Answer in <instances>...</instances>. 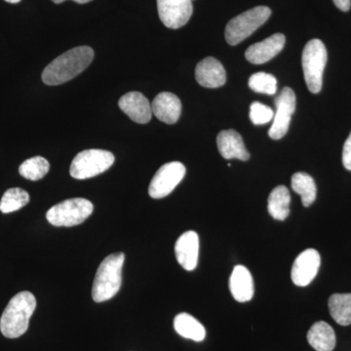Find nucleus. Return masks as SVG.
I'll return each mask as SVG.
<instances>
[{"instance_id": "5701e85b", "label": "nucleus", "mask_w": 351, "mask_h": 351, "mask_svg": "<svg viewBox=\"0 0 351 351\" xmlns=\"http://www.w3.org/2000/svg\"><path fill=\"white\" fill-rule=\"evenodd\" d=\"M292 189L295 193L301 195L302 205L309 207L316 199L317 189L311 176L306 173H295L292 177Z\"/></svg>"}, {"instance_id": "423d86ee", "label": "nucleus", "mask_w": 351, "mask_h": 351, "mask_svg": "<svg viewBox=\"0 0 351 351\" xmlns=\"http://www.w3.org/2000/svg\"><path fill=\"white\" fill-rule=\"evenodd\" d=\"M94 205L85 198H71L62 201L48 210L46 219L54 226L80 225L93 213Z\"/></svg>"}, {"instance_id": "6e6552de", "label": "nucleus", "mask_w": 351, "mask_h": 351, "mask_svg": "<svg viewBox=\"0 0 351 351\" xmlns=\"http://www.w3.org/2000/svg\"><path fill=\"white\" fill-rule=\"evenodd\" d=\"M186 175L184 164L174 161L164 164L149 184V195L154 199L166 197L176 189Z\"/></svg>"}, {"instance_id": "412c9836", "label": "nucleus", "mask_w": 351, "mask_h": 351, "mask_svg": "<svg viewBox=\"0 0 351 351\" xmlns=\"http://www.w3.org/2000/svg\"><path fill=\"white\" fill-rule=\"evenodd\" d=\"M291 195L285 186H276L270 193L267 200V210L272 218L285 221L290 215Z\"/></svg>"}, {"instance_id": "6ab92c4d", "label": "nucleus", "mask_w": 351, "mask_h": 351, "mask_svg": "<svg viewBox=\"0 0 351 351\" xmlns=\"http://www.w3.org/2000/svg\"><path fill=\"white\" fill-rule=\"evenodd\" d=\"M307 341L316 351H332L336 346V334L328 323L318 321L307 332Z\"/></svg>"}, {"instance_id": "f8f14e48", "label": "nucleus", "mask_w": 351, "mask_h": 351, "mask_svg": "<svg viewBox=\"0 0 351 351\" xmlns=\"http://www.w3.org/2000/svg\"><path fill=\"white\" fill-rule=\"evenodd\" d=\"M120 110L129 119L138 124H145L151 121L152 110V104L140 92H129L119 99Z\"/></svg>"}, {"instance_id": "c85d7f7f", "label": "nucleus", "mask_w": 351, "mask_h": 351, "mask_svg": "<svg viewBox=\"0 0 351 351\" xmlns=\"http://www.w3.org/2000/svg\"><path fill=\"white\" fill-rule=\"evenodd\" d=\"M335 5L339 10L343 11V12H348L351 7V0H332Z\"/></svg>"}, {"instance_id": "4468645a", "label": "nucleus", "mask_w": 351, "mask_h": 351, "mask_svg": "<svg viewBox=\"0 0 351 351\" xmlns=\"http://www.w3.org/2000/svg\"><path fill=\"white\" fill-rule=\"evenodd\" d=\"M175 254L182 269L188 271L195 269L199 254V237L197 233L193 230L182 233L176 242Z\"/></svg>"}, {"instance_id": "f257e3e1", "label": "nucleus", "mask_w": 351, "mask_h": 351, "mask_svg": "<svg viewBox=\"0 0 351 351\" xmlns=\"http://www.w3.org/2000/svg\"><path fill=\"white\" fill-rule=\"evenodd\" d=\"M94 59V51L89 46H80L60 55L45 69L43 82L49 86L63 84L80 75L91 64Z\"/></svg>"}, {"instance_id": "aec40b11", "label": "nucleus", "mask_w": 351, "mask_h": 351, "mask_svg": "<svg viewBox=\"0 0 351 351\" xmlns=\"http://www.w3.org/2000/svg\"><path fill=\"white\" fill-rule=\"evenodd\" d=\"M175 331L184 339H193V341H204L206 337V330L204 326L189 313H180L174 319Z\"/></svg>"}, {"instance_id": "bb28decb", "label": "nucleus", "mask_w": 351, "mask_h": 351, "mask_svg": "<svg viewBox=\"0 0 351 351\" xmlns=\"http://www.w3.org/2000/svg\"><path fill=\"white\" fill-rule=\"evenodd\" d=\"M274 110L258 101H254L250 107V119L255 125L269 123L274 119Z\"/></svg>"}, {"instance_id": "9d476101", "label": "nucleus", "mask_w": 351, "mask_h": 351, "mask_svg": "<svg viewBox=\"0 0 351 351\" xmlns=\"http://www.w3.org/2000/svg\"><path fill=\"white\" fill-rule=\"evenodd\" d=\"M159 18L165 27L177 29L188 24L193 12L191 0H157Z\"/></svg>"}, {"instance_id": "20e7f679", "label": "nucleus", "mask_w": 351, "mask_h": 351, "mask_svg": "<svg viewBox=\"0 0 351 351\" xmlns=\"http://www.w3.org/2000/svg\"><path fill=\"white\" fill-rule=\"evenodd\" d=\"M327 59L326 47L320 39H313L304 46L302 57V69L307 88L311 93H319L322 89L323 73Z\"/></svg>"}, {"instance_id": "ddd939ff", "label": "nucleus", "mask_w": 351, "mask_h": 351, "mask_svg": "<svg viewBox=\"0 0 351 351\" xmlns=\"http://www.w3.org/2000/svg\"><path fill=\"white\" fill-rule=\"evenodd\" d=\"M286 38L282 34H276L261 43L253 44L245 52L247 61L252 64H261L274 59L282 51Z\"/></svg>"}, {"instance_id": "7ed1b4c3", "label": "nucleus", "mask_w": 351, "mask_h": 351, "mask_svg": "<svg viewBox=\"0 0 351 351\" xmlns=\"http://www.w3.org/2000/svg\"><path fill=\"white\" fill-rule=\"evenodd\" d=\"M124 262L125 255L119 252L108 256L99 265L92 287V298L95 302L108 301L119 292Z\"/></svg>"}, {"instance_id": "f3484780", "label": "nucleus", "mask_w": 351, "mask_h": 351, "mask_svg": "<svg viewBox=\"0 0 351 351\" xmlns=\"http://www.w3.org/2000/svg\"><path fill=\"white\" fill-rule=\"evenodd\" d=\"M217 145L219 154L225 159L235 158L247 161L250 158V154L245 147L243 138L235 130L219 132L217 137Z\"/></svg>"}, {"instance_id": "1a4fd4ad", "label": "nucleus", "mask_w": 351, "mask_h": 351, "mask_svg": "<svg viewBox=\"0 0 351 351\" xmlns=\"http://www.w3.org/2000/svg\"><path fill=\"white\" fill-rule=\"evenodd\" d=\"M295 95L291 88H283L276 99V112L269 136L272 140L282 138L287 134L291 119L295 110Z\"/></svg>"}, {"instance_id": "b1692460", "label": "nucleus", "mask_w": 351, "mask_h": 351, "mask_svg": "<svg viewBox=\"0 0 351 351\" xmlns=\"http://www.w3.org/2000/svg\"><path fill=\"white\" fill-rule=\"evenodd\" d=\"M50 164L43 156H34L21 164L20 175L31 181H38L49 172Z\"/></svg>"}, {"instance_id": "39448f33", "label": "nucleus", "mask_w": 351, "mask_h": 351, "mask_svg": "<svg viewBox=\"0 0 351 351\" xmlns=\"http://www.w3.org/2000/svg\"><path fill=\"white\" fill-rule=\"evenodd\" d=\"M271 10L267 6H257L239 14L228 23L225 36L226 43L235 46L257 31L269 19Z\"/></svg>"}, {"instance_id": "4be33fe9", "label": "nucleus", "mask_w": 351, "mask_h": 351, "mask_svg": "<svg viewBox=\"0 0 351 351\" xmlns=\"http://www.w3.org/2000/svg\"><path fill=\"white\" fill-rule=\"evenodd\" d=\"M332 319L341 326L351 325V294H334L329 299Z\"/></svg>"}, {"instance_id": "0eeeda50", "label": "nucleus", "mask_w": 351, "mask_h": 351, "mask_svg": "<svg viewBox=\"0 0 351 351\" xmlns=\"http://www.w3.org/2000/svg\"><path fill=\"white\" fill-rule=\"evenodd\" d=\"M113 163L114 156L112 152L104 149H86L73 158L69 173L75 179H90L110 169Z\"/></svg>"}, {"instance_id": "a878e982", "label": "nucleus", "mask_w": 351, "mask_h": 351, "mask_svg": "<svg viewBox=\"0 0 351 351\" xmlns=\"http://www.w3.org/2000/svg\"><path fill=\"white\" fill-rule=\"evenodd\" d=\"M249 87L257 93L274 95L277 91V80L267 73H257L249 78Z\"/></svg>"}, {"instance_id": "cd10ccee", "label": "nucleus", "mask_w": 351, "mask_h": 351, "mask_svg": "<svg viewBox=\"0 0 351 351\" xmlns=\"http://www.w3.org/2000/svg\"><path fill=\"white\" fill-rule=\"evenodd\" d=\"M343 164L346 169L351 171V133L343 145Z\"/></svg>"}, {"instance_id": "a211bd4d", "label": "nucleus", "mask_w": 351, "mask_h": 351, "mask_svg": "<svg viewBox=\"0 0 351 351\" xmlns=\"http://www.w3.org/2000/svg\"><path fill=\"white\" fill-rule=\"evenodd\" d=\"M230 290L235 301L246 302L251 301L254 297L253 276L244 265H237L233 269L230 278Z\"/></svg>"}, {"instance_id": "f03ea898", "label": "nucleus", "mask_w": 351, "mask_h": 351, "mask_svg": "<svg viewBox=\"0 0 351 351\" xmlns=\"http://www.w3.org/2000/svg\"><path fill=\"white\" fill-rule=\"evenodd\" d=\"M36 308L34 294L27 291L14 295L0 319V331L5 338L17 339L29 329V320Z\"/></svg>"}, {"instance_id": "c756f323", "label": "nucleus", "mask_w": 351, "mask_h": 351, "mask_svg": "<svg viewBox=\"0 0 351 351\" xmlns=\"http://www.w3.org/2000/svg\"><path fill=\"white\" fill-rule=\"evenodd\" d=\"M54 3L60 4L63 3V2L66 1V0H52ZM73 1L77 2L80 4H85L88 3V2L92 1V0H73Z\"/></svg>"}, {"instance_id": "7c9ffc66", "label": "nucleus", "mask_w": 351, "mask_h": 351, "mask_svg": "<svg viewBox=\"0 0 351 351\" xmlns=\"http://www.w3.org/2000/svg\"><path fill=\"white\" fill-rule=\"evenodd\" d=\"M5 1L9 2V3L16 4V3H19L21 0H5Z\"/></svg>"}, {"instance_id": "2eb2a0df", "label": "nucleus", "mask_w": 351, "mask_h": 351, "mask_svg": "<svg viewBox=\"0 0 351 351\" xmlns=\"http://www.w3.org/2000/svg\"><path fill=\"white\" fill-rule=\"evenodd\" d=\"M195 78L201 86L218 88L225 84L226 73L221 62L213 57H208L196 66Z\"/></svg>"}, {"instance_id": "393cba45", "label": "nucleus", "mask_w": 351, "mask_h": 351, "mask_svg": "<svg viewBox=\"0 0 351 351\" xmlns=\"http://www.w3.org/2000/svg\"><path fill=\"white\" fill-rule=\"evenodd\" d=\"M29 202V195L25 189H9L0 200V211L3 214L12 213L25 207Z\"/></svg>"}, {"instance_id": "dca6fc26", "label": "nucleus", "mask_w": 351, "mask_h": 351, "mask_svg": "<svg viewBox=\"0 0 351 351\" xmlns=\"http://www.w3.org/2000/svg\"><path fill=\"white\" fill-rule=\"evenodd\" d=\"M152 114L166 124H175L181 117L182 103L175 94L162 92L152 103Z\"/></svg>"}, {"instance_id": "9b49d317", "label": "nucleus", "mask_w": 351, "mask_h": 351, "mask_svg": "<svg viewBox=\"0 0 351 351\" xmlns=\"http://www.w3.org/2000/svg\"><path fill=\"white\" fill-rule=\"evenodd\" d=\"M320 254L315 249H306L295 258L291 270L293 283L299 287H306L317 276L320 269Z\"/></svg>"}]
</instances>
